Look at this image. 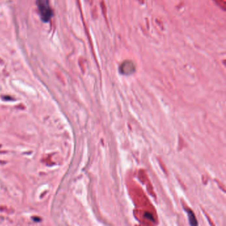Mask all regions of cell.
Masks as SVG:
<instances>
[{
  "label": "cell",
  "instance_id": "obj_1",
  "mask_svg": "<svg viewBox=\"0 0 226 226\" xmlns=\"http://www.w3.org/2000/svg\"><path fill=\"white\" fill-rule=\"evenodd\" d=\"M37 7L42 20L48 22L53 16V11L49 6V0H37Z\"/></svg>",
  "mask_w": 226,
  "mask_h": 226
},
{
  "label": "cell",
  "instance_id": "obj_2",
  "mask_svg": "<svg viewBox=\"0 0 226 226\" xmlns=\"http://www.w3.org/2000/svg\"><path fill=\"white\" fill-rule=\"evenodd\" d=\"M188 218H189L190 224L192 226H196L197 222H196V218H195V216H194V214L190 210L188 211Z\"/></svg>",
  "mask_w": 226,
  "mask_h": 226
}]
</instances>
